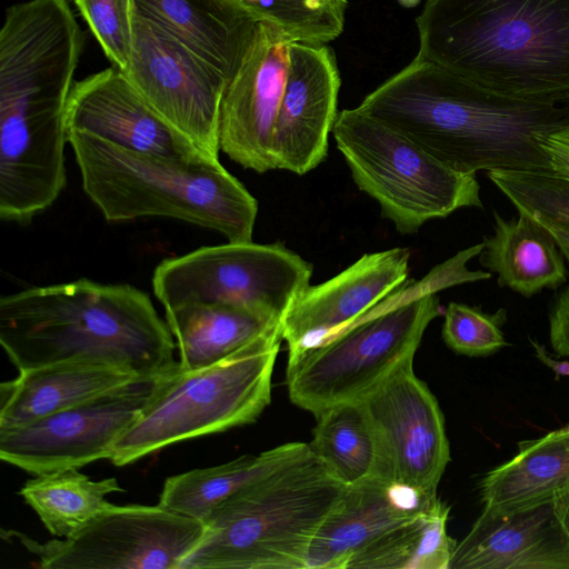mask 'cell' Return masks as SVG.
<instances>
[{
    "mask_svg": "<svg viewBox=\"0 0 569 569\" xmlns=\"http://www.w3.org/2000/svg\"><path fill=\"white\" fill-rule=\"evenodd\" d=\"M166 371L140 376L30 423L0 429L1 460L36 476L110 459L114 443L149 403Z\"/></svg>",
    "mask_w": 569,
    "mask_h": 569,
    "instance_id": "8fae6325",
    "label": "cell"
},
{
    "mask_svg": "<svg viewBox=\"0 0 569 569\" xmlns=\"http://www.w3.org/2000/svg\"><path fill=\"white\" fill-rule=\"evenodd\" d=\"M403 8H413L420 3L421 0H397Z\"/></svg>",
    "mask_w": 569,
    "mask_h": 569,
    "instance_id": "8d00e7d4",
    "label": "cell"
},
{
    "mask_svg": "<svg viewBox=\"0 0 569 569\" xmlns=\"http://www.w3.org/2000/svg\"><path fill=\"white\" fill-rule=\"evenodd\" d=\"M449 569H569V489L512 509H482Z\"/></svg>",
    "mask_w": 569,
    "mask_h": 569,
    "instance_id": "9a60e30c",
    "label": "cell"
},
{
    "mask_svg": "<svg viewBox=\"0 0 569 569\" xmlns=\"http://www.w3.org/2000/svg\"><path fill=\"white\" fill-rule=\"evenodd\" d=\"M134 9L227 80L240 68L259 23L239 0H134Z\"/></svg>",
    "mask_w": 569,
    "mask_h": 569,
    "instance_id": "ffe728a7",
    "label": "cell"
},
{
    "mask_svg": "<svg viewBox=\"0 0 569 569\" xmlns=\"http://www.w3.org/2000/svg\"><path fill=\"white\" fill-rule=\"evenodd\" d=\"M442 338L457 353L483 357L506 347L501 326L507 319L506 309L487 313L479 307L450 302L445 312Z\"/></svg>",
    "mask_w": 569,
    "mask_h": 569,
    "instance_id": "4dcf8cb0",
    "label": "cell"
},
{
    "mask_svg": "<svg viewBox=\"0 0 569 569\" xmlns=\"http://www.w3.org/2000/svg\"><path fill=\"white\" fill-rule=\"evenodd\" d=\"M331 133L358 189L401 234L458 209L483 208L476 173L449 168L358 108L339 111Z\"/></svg>",
    "mask_w": 569,
    "mask_h": 569,
    "instance_id": "ba28073f",
    "label": "cell"
},
{
    "mask_svg": "<svg viewBox=\"0 0 569 569\" xmlns=\"http://www.w3.org/2000/svg\"><path fill=\"white\" fill-rule=\"evenodd\" d=\"M310 451L309 443L289 442L219 466L171 476L163 483L158 503L203 521L219 503L237 491L303 458Z\"/></svg>",
    "mask_w": 569,
    "mask_h": 569,
    "instance_id": "d4e9b609",
    "label": "cell"
},
{
    "mask_svg": "<svg viewBox=\"0 0 569 569\" xmlns=\"http://www.w3.org/2000/svg\"><path fill=\"white\" fill-rule=\"evenodd\" d=\"M0 342L18 371L83 360L148 376L177 362L174 339L146 292L89 279L1 297Z\"/></svg>",
    "mask_w": 569,
    "mask_h": 569,
    "instance_id": "7a4b0ae2",
    "label": "cell"
},
{
    "mask_svg": "<svg viewBox=\"0 0 569 569\" xmlns=\"http://www.w3.org/2000/svg\"><path fill=\"white\" fill-rule=\"evenodd\" d=\"M529 342L535 350L536 357L548 368H550L557 378L569 376V361L557 360L548 352L545 346L529 337Z\"/></svg>",
    "mask_w": 569,
    "mask_h": 569,
    "instance_id": "e575fe53",
    "label": "cell"
},
{
    "mask_svg": "<svg viewBox=\"0 0 569 569\" xmlns=\"http://www.w3.org/2000/svg\"><path fill=\"white\" fill-rule=\"evenodd\" d=\"M340 83L330 48L289 43L286 84L273 128L276 169L302 176L325 161Z\"/></svg>",
    "mask_w": 569,
    "mask_h": 569,
    "instance_id": "2e32d148",
    "label": "cell"
},
{
    "mask_svg": "<svg viewBox=\"0 0 569 569\" xmlns=\"http://www.w3.org/2000/svg\"><path fill=\"white\" fill-rule=\"evenodd\" d=\"M292 42L326 44L343 31L347 0H239Z\"/></svg>",
    "mask_w": 569,
    "mask_h": 569,
    "instance_id": "f1b7e54d",
    "label": "cell"
},
{
    "mask_svg": "<svg viewBox=\"0 0 569 569\" xmlns=\"http://www.w3.org/2000/svg\"><path fill=\"white\" fill-rule=\"evenodd\" d=\"M203 522L169 509L110 505L74 535L44 543L12 531L43 569H179Z\"/></svg>",
    "mask_w": 569,
    "mask_h": 569,
    "instance_id": "30bf717a",
    "label": "cell"
},
{
    "mask_svg": "<svg viewBox=\"0 0 569 569\" xmlns=\"http://www.w3.org/2000/svg\"><path fill=\"white\" fill-rule=\"evenodd\" d=\"M410 256L408 248L366 253L333 278L309 284L280 321L288 351L317 343L401 287Z\"/></svg>",
    "mask_w": 569,
    "mask_h": 569,
    "instance_id": "ac0fdd59",
    "label": "cell"
},
{
    "mask_svg": "<svg viewBox=\"0 0 569 569\" xmlns=\"http://www.w3.org/2000/svg\"><path fill=\"white\" fill-rule=\"evenodd\" d=\"M549 339L558 356L569 357V286L552 303L549 313Z\"/></svg>",
    "mask_w": 569,
    "mask_h": 569,
    "instance_id": "d6a6232c",
    "label": "cell"
},
{
    "mask_svg": "<svg viewBox=\"0 0 569 569\" xmlns=\"http://www.w3.org/2000/svg\"><path fill=\"white\" fill-rule=\"evenodd\" d=\"M483 509L505 510L569 489V425L519 442L518 452L481 479Z\"/></svg>",
    "mask_w": 569,
    "mask_h": 569,
    "instance_id": "603a6c76",
    "label": "cell"
},
{
    "mask_svg": "<svg viewBox=\"0 0 569 569\" xmlns=\"http://www.w3.org/2000/svg\"><path fill=\"white\" fill-rule=\"evenodd\" d=\"M488 179L518 212L569 230V178L543 170H491Z\"/></svg>",
    "mask_w": 569,
    "mask_h": 569,
    "instance_id": "f546056e",
    "label": "cell"
},
{
    "mask_svg": "<svg viewBox=\"0 0 569 569\" xmlns=\"http://www.w3.org/2000/svg\"><path fill=\"white\" fill-rule=\"evenodd\" d=\"M417 57L498 94L569 101V0H427Z\"/></svg>",
    "mask_w": 569,
    "mask_h": 569,
    "instance_id": "3957f363",
    "label": "cell"
},
{
    "mask_svg": "<svg viewBox=\"0 0 569 569\" xmlns=\"http://www.w3.org/2000/svg\"><path fill=\"white\" fill-rule=\"evenodd\" d=\"M278 323L210 366L164 372L137 420L114 443L122 467L176 442L252 423L271 402V380L282 341Z\"/></svg>",
    "mask_w": 569,
    "mask_h": 569,
    "instance_id": "52a82bcc",
    "label": "cell"
},
{
    "mask_svg": "<svg viewBox=\"0 0 569 569\" xmlns=\"http://www.w3.org/2000/svg\"><path fill=\"white\" fill-rule=\"evenodd\" d=\"M450 507L439 498L355 557L349 569H449L456 540L447 533Z\"/></svg>",
    "mask_w": 569,
    "mask_h": 569,
    "instance_id": "83f0119b",
    "label": "cell"
},
{
    "mask_svg": "<svg viewBox=\"0 0 569 569\" xmlns=\"http://www.w3.org/2000/svg\"><path fill=\"white\" fill-rule=\"evenodd\" d=\"M357 108L465 173L551 171L538 142L569 123V101L498 94L419 57Z\"/></svg>",
    "mask_w": 569,
    "mask_h": 569,
    "instance_id": "6da1fadb",
    "label": "cell"
},
{
    "mask_svg": "<svg viewBox=\"0 0 569 569\" xmlns=\"http://www.w3.org/2000/svg\"><path fill=\"white\" fill-rule=\"evenodd\" d=\"M124 74L168 124L204 156L218 159L219 110L228 80L136 9Z\"/></svg>",
    "mask_w": 569,
    "mask_h": 569,
    "instance_id": "7c38bea8",
    "label": "cell"
},
{
    "mask_svg": "<svg viewBox=\"0 0 569 569\" xmlns=\"http://www.w3.org/2000/svg\"><path fill=\"white\" fill-rule=\"evenodd\" d=\"M311 276L312 266L281 242L228 241L162 260L152 287L164 310L221 303L281 321Z\"/></svg>",
    "mask_w": 569,
    "mask_h": 569,
    "instance_id": "9c48e42d",
    "label": "cell"
},
{
    "mask_svg": "<svg viewBox=\"0 0 569 569\" xmlns=\"http://www.w3.org/2000/svg\"><path fill=\"white\" fill-rule=\"evenodd\" d=\"M480 264L500 287L526 298L557 289L568 278L566 258L549 230L530 216L503 218L493 211V232L483 238Z\"/></svg>",
    "mask_w": 569,
    "mask_h": 569,
    "instance_id": "7402d4cb",
    "label": "cell"
},
{
    "mask_svg": "<svg viewBox=\"0 0 569 569\" xmlns=\"http://www.w3.org/2000/svg\"><path fill=\"white\" fill-rule=\"evenodd\" d=\"M111 64L126 73L133 48L134 0H73Z\"/></svg>",
    "mask_w": 569,
    "mask_h": 569,
    "instance_id": "1f68e13d",
    "label": "cell"
},
{
    "mask_svg": "<svg viewBox=\"0 0 569 569\" xmlns=\"http://www.w3.org/2000/svg\"><path fill=\"white\" fill-rule=\"evenodd\" d=\"M551 171L569 178V123L539 140Z\"/></svg>",
    "mask_w": 569,
    "mask_h": 569,
    "instance_id": "836d02e7",
    "label": "cell"
},
{
    "mask_svg": "<svg viewBox=\"0 0 569 569\" xmlns=\"http://www.w3.org/2000/svg\"><path fill=\"white\" fill-rule=\"evenodd\" d=\"M290 42L273 24L259 22L248 53L221 97L220 150L258 173L276 169L273 128L286 84Z\"/></svg>",
    "mask_w": 569,
    "mask_h": 569,
    "instance_id": "5bb4252c",
    "label": "cell"
},
{
    "mask_svg": "<svg viewBox=\"0 0 569 569\" xmlns=\"http://www.w3.org/2000/svg\"><path fill=\"white\" fill-rule=\"evenodd\" d=\"M316 419L309 447L346 486L387 478L378 437L361 400L335 405Z\"/></svg>",
    "mask_w": 569,
    "mask_h": 569,
    "instance_id": "484cf974",
    "label": "cell"
},
{
    "mask_svg": "<svg viewBox=\"0 0 569 569\" xmlns=\"http://www.w3.org/2000/svg\"><path fill=\"white\" fill-rule=\"evenodd\" d=\"M437 499L382 477L346 486L310 543L306 569H349L357 555Z\"/></svg>",
    "mask_w": 569,
    "mask_h": 569,
    "instance_id": "d6986e66",
    "label": "cell"
},
{
    "mask_svg": "<svg viewBox=\"0 0 569 569\" xmlns=\"http://www.w3.org/2000/svg\"><path fill=\"white\" fill-rule=\"evenodd\" d=\"M66 126L67 132H83L131 150L208 158L168 124L113 66L74 82Z\"/></svg>",
    "mask_w": 569,
    "mask_h": 569,
    "instance_id": "e0dca14e",
    "label": "cell"
},
{
    "mask_svg": "<svg viewBox=\"0 0 569 569\" xmlns=\"http://www.w3.org/2000/svg\"><path fill=\"white\" fill-rule=\"evenodd\" d=\"M378 437L386 477L437 497L450 461L439 403L413 371V360L360 399Z\"/></svg>",
    "mask_w": 569,
    "mask_h": 569,
    "instance_id": "4fadbf2b",
    "label": "cell"
},
{
    "mask_svg": "<svg viewBox=\"0 0 569 569\" xmlns=\"http://www.w3.org/2000/svg\"><path fill=\"white\" fill-rule=\"evenodd\" d=\"M121 491L113 477L92 480L78 468H69L36 475L20 495L51 535L68 538L111 505L108 495Z\"/></svg>",
    "mask_w": 569,
    "mask_h": 569,
    "instance_id": "4316f807",
    "label": "cell"
},
{
    "mask_svg": "<svg viewBox=\"0 0 569 569\" xmlns=\"http://www.w3.org/2000/svg\"><path fill=\"white\" fill-rule=\"evenodd\" d=\"M482 249L481 242L457 252L317 343L290 350L286 382L291 402L317 417L335 405L362 399L413 360L427 327L442 312L437 293L492 278L467 267Z\"/></svg>",
    "mask_w": 569,
    "mask_h": 569,
    "instance_id": "277c9868",
    "label": "cell"
},
{
    "mask_svg": "<svg viewBox=\"0 0 569 569\" xmlns=\"http://www.w3.org/2000/svg\"><path fill=\"white\" fill-rule=\"evenodd\" d=\"M138 377L122 367L83 360L19 370L14 379L0 386V429L39 420Z\"/></svg>",
    "mask_w": 569,
    "mask_h": 569,
    "instance_id": "44dd1931",
    "label": "cell"
},
{
    "mask_svg": "<svg viewBox=\"0 0 569 569\" xmlns=\"http://www.w3.org/2000/svg\"><path fill=\"white\" fill-rule=\"evenodd\" d=\"M346 485L310 451L219 503L179 569H306Z\"/></svg>",
    "mask_w": 569,
    "mask_h": 569,
    "instance_id": "8992f818",
    "label": "cell"
},
{
    "mask_svg": "<svg viewBox=\"0 0 569 569\" xmlns=\"http://www.w3.org/2000/svg\"><path fill=\"white\" fill-rule=\"evenodd\" d=\"M86 194L109 221L183 220L230 242L252 241L256 198L219 161L127 149L68 131Z\"/></svg>",
    "mask_w": 569,
    "mask_h": 569,
    "instance_id": "5b68a950",
    "label": "cell"
},
{
    "mask_svg": "<svg viewBox=\"0 0 569 569\" xmlns=\"http://www.w3.org/2000/svg\"><path fill=\"white\" fill-rule=\"evenodd\" d=\"M164 316L178 362L187 370L216 363L280 323L250 309L221 303L179 306L164 310Z\"/></svg>",
    "mask_w": 569,
    "mask_h": 569,
    "instance_id": "cb8c5ba5",
    "label": "cell"
},
{
    "mask_svg": "<svg viewBox=\"0 0 569 569\" xmlns=\"http://www.w3.org/2000/svg\"><path fill=\"white\" fill-rule=\"evenodd\" d=\"M536 221L545 226L557 241L560 250L562 251L566 260L569 262V230L562 229L547 220L533 218Z\"/></svg>",
    "mask_w": 569,
    "mask_h": 569,
    "instance_id": "d590c367",
    "label": "cell"
}]
</instances>
